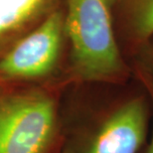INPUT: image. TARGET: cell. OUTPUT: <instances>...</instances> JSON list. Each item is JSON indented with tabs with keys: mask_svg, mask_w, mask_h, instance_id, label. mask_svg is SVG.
Returning <instances> with one entry per match:
<instances>
[{
	"mask_svg": "<svg viewBox=\"0 0 153 153\" xmlns=\"http://www.w3.org/2000/svg\"><path fill=\"white\" fill-rule=\"evenodd\" d=\"M114 0H67L65 34L71 45L76 78L85 82L117 79L126 68L112 22Z\"/></svg>",
	"mask_w": 153,
	"mask_h": 153,
	"instance_id": "6da1fadb",
	"label": "cell"
},
{
	"mask_svg": "<svg viewBox=\"0 0 153 153\" xmlns=\"http://www.w3.org/2000/svg\"><path fill=\"white\" fill-rule=\"evenodd\" d=\"M65 35V13L56 9L0 57V82L44 78L56 68Z\"/></svg>",
	"mask_w": 153,
	"mask_h": 153,
	"instance_id": "3957f363",
	"label": "cell"
},
{
	"mask_svg": "<svg viewBox=\"0 0 153 153\" xmlns=\"http://www.w3.org/2000/svg\"><path fill=\"white\" fill-rule=\"evenodd\" d=\"M147 128V105L142 97H134L103 122L82 153H137Z\"/></svg>",
	"mask_w": 153,
	"mask_h": 153,
	"instance_id": "277c9868",
	"label": "cell"
},
{
	"mask_svg": "<svg viewBox=\"0 0 153 153\" xmlns=\"http://www.w3.org/2000/svg\"><path fill=\"white\" fill-rule=\"evenodd\" d=\"M125 20L131 36L146 41L153 36V0H123Z\"/></svg>",
	"mask_w": 153,
	"mask_h": 153,
	"instance_id": "8992f818",
	"label": "cell"
},
{
	"mask_svg": "<svg viewBox=\"0 0 153 153\" xmlns=\"http://www.w3.org/2000/svg\"><path fill=\"white\" fill-rule=\"evenodd\" d=\"M61 0H0V57L58 9Z\"/></svg>",
	"mask_w": 153,
	"mask_h": 153,
	"instance_id": "5b68a950",
	"label": "cell"
},
{
	"mask_svg": "<svg viewBox=\"0 0 153 153\" xmlns=\"http://www.w3.org/2000/svg\"><path fill=\"white\" fill-rule=\"evenodd\" d=\"M56 128V103L45 91L0 94V153H46Z\"/></svg>",
	"mask_w": 153,
	"mask_h": 153,
	"instance_id": "7a4b0ae2",
	"label": "cell"
},
{
	"mask_svg": "<svg viewBox=\"0 0 153 153\" xmlns=\"http://www.w3.org/2000/svg\"><path fill=\"white\" fill-rule=\"evenodd\" d=\"M146 153H153V132H152V137H151V140H150V143H149V146H148V149Z\"/></svg>",
	"mask_w": 153,
	"mask_h": 153,
	"instance_id": "52a82bcc",
	"label": "cell"
}]
</instances>
